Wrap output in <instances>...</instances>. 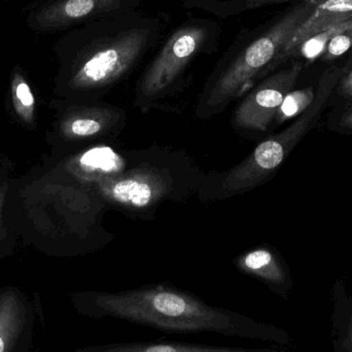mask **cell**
Returning a JSON list of instances; mask_svg holds the SVG:
<instances>
[{
  "mask_svg": "<svg viewBox=\"0 0 352 352\" xmlns=\"http://www.w3.org/2000/svg\"><path fill=\"white\" fill-rule=\"evenodd\" d=\"M166 26L167 14L132 10L67 31L53 47L58 86L74 94L107 92L158 45Z\"/></svg>",
  "mask_w": 352,
  "mask_h": 352,
  "instance_id": "6da1fadb",
  "label": "cell"
},
{
  "mask_svg": "<svg viewBox=\"0 0 352 352\" xmlns=\"http://www.w3.org/2000/svg\"><path fill=\"white\" fill-rule=\"evenodd\" d=\"M72 303L85 318H116L169 334L214 333L254 340L273 339V330L266 324L210 305L195 294L167 283L119 293L82 292L72 295Z\"/></svg>",
  "mask_w": 352,
  "mask_h": 352,
  "instance_id": "7a4b0ae2",
  "label": "cell"
},
{
  "mask_svg": "<svg viewBox=\"0 0 352 352\" xmlns=\"http://www.w3.org/2000/svg\"><path fill=\"white\" fill-rule=\"evenodd\" d=\"M316 6L298 2L265 28L240 31L207 80L201 109L203 117L217 113L246 94Z\"/></svg>",
  "mask_w": 352,
  "mask_h": 352,
  "instance_id": "3957f363",
  "label": "cell"
},
{
  "mask_svg": "<svg viewBox=\"0 0 352 352\" xmlns=\"http://www.w3.org/2000/svg\"><path fill=\"white\" fill-rule=\"evenodd\" d=\"M221 29L217 21L190 18L171 31L136 84V101L152 102L175 88L188 66L219 50Z\"/></svg>",
  "mask_w": 352,
  "mask_h": 352,
  "instance_id": "277c9868",
  "label": "cell"
},
{
  "mask_svg": "<svg viewBox=\"0 0 352 352\" xmlns=\"http://www.w3.org/2000/svg\"><path fill=\"white\" fill-rule=\"evenodd\" d=\"M342 76L340 69L326 72L312 104L287 129L261 142L252 154L234 167L219 184V198L235 196L266 182L316 123L329 97Z\"/></svg>",
  "mask_w": 352,
  "mask_h": 352,
  "instance_id": "5b68a950",
  "label": "cell"
},
{
  "mask_svg": "<svg viewBox=\"0 0 352 352\" xmlns=\"http://www.w3.org/2000/svg\"><path fill=\"white\" fill-rule=\"evenodd\" d=\"M142 0H41L27 10L25 25L36 33L67 32L93 21L138 10Z\"/></svg>",
  "mask_w": 352,
  "mask_h": 352,
  "instance_id": "8992f818",
  "label": "cell"
},
{
  "mask_svg": "<svg viewBox=\"0 0 352 352\" xmlns=\"http://www.w3.org/2000/svg\"><path fill=\"white\" fill-rule=\"evenodd\" d=\"M303 67L302 62L294 61L289 67L254 85L236 109L235 125L244 130L266 131L283 99L293 91Z\"/></svg>",
  "mask_w": 352,
  "mask_h": 352,
  "instance_id": "52a82bcc",
  "label": "cell"
},
{
  "mask_svg": "<svg viewBox=\"0 0 352 352\" xmlns=\"http://www.w3.org/2000/svg\"><path fill=\"white\" fill-rule=\"evenodd\" d=\"M35 314L32 302L18 287L0 289V352H39Z\"/></svg>",
  "mask_w": 352,
  "mask_h": 352,
  "instance_id": "ba28073f",
  "label": "cell"
},
{
  "mask_svg": "<svg viewBox=\"0 0 352 352\" xmlns=\"http://www.w3.org/2000/svg\"><path fill=\"white\" fill-rule=\"evenodd\" d=\"M101 195L128 209L148 208L168 194L170 182L155 171L131 170L98 182Z\"/></svg>",
  "mask_w": 352,
  "mask_h": 352,
  "instance_id": "9c48e42d",
  "label": "cell"
},
{
  "mask_svg": "<svg viewBox=\"0 0 352 352\" xmlns=\"http://www.w3.org/2000/svg\"><path fill=\"white\" fill-rule=\"evenodd\" d=\"M351 20H352V0H326L318 4L312 14L296 29L295 32L277 54L276 57L261 74L258 80L266 78L273 70L280 66L283 57L306 39L335 25Z\"/></svg>",
  "mask_w": 352,
  "mask_h": 352,
  "instance_id": "30bf717a",
  "label": "cell"
},
{
  "mask_svg": "<svg viewBox=\"0 0 352 352\" xmlns=\"http://www.w3.org/2000/svg\"><path fill=\"white\" fill-rule=\"evenodd\" d=\"M72 352H277L268 349L217 346L198 343L152 341V342H120L88 345Z\"/></svg>",
  "mask_w": 352,
  "mask_h": 352,
  "instance_id": "8fae6325",
  "label": "cell"
},
{
  "mask_svg": "<svg viewBox=\"0 0 352 352\" xmlns=\"http://www.w3.org/2000/svg\"><path fill=\"white\" fill-rule=\"evenodd\" d=\"M123 120V113L116 107H92L70 118L65 129L72 138H96L109 134Z\"/></svg>",
  "mask_w": 352,
  "mask_h": 352,
  "instance_id": "7c38bea8",
  "label": "cell"
},
{
  "mask_svg": "<svg viewBox=\"0 0 352 352\" xmlns=\"http://www.w3.org/2000/svg\"><path fill=\"white\" fill-rule=\"evenodd\" d=\"M237 268L244 274L256 277L273 287H285L287 274L283 265L270 250L258 248L237 258Z\"/></svg>",
  "mask_w": 352,
  "mask_h": 352,
  "instance_id": "4fadbf2b",
  "label": "cell"
},
{
  "mask_svg": "<svg viewBox=\"0 0 352 352\" xmlns=\"http://www.w3.org/2000/svg\"><path fill=\"white\" fill-rule=\"evenodd\" d=\"M293 1L310 2L314 6H318L326 0H196V1L184 2L182 6L186 8L203 10V12L214 14L219 18L226 19L238 16L256 8Z\"/></svg>",
  "mask_w": 352,
  "mask_h": 352,
  "instance_id": "5bb4252c",
  "label": "cell"
},
{
  "mask_svg": "<svg viewBox=\"0 0 352 352\" xmlns=\"http://www.w3.org/2000/svg\"><path fill=\"white\" fill-rule=\"evenodd\" d=\"M80 165L86 173L96 178L98 184L102 180L123 175L126 162L113 148H96L82 156Z\"/></svg>",
  "mask_w": 352,
  "mask_h": 352,
  "instance_id": "9a60e30c",
  "label": "cell"
},
{
  "mask_svg": "<svg viewBox=\"0 0 352 352\" xmlns=\"http://www.w3.org/2000/svg\"><path fill=\"white\" fill-rule=\"evenodd\" d=\"M351 27L352 20L347 21V22L335 25V26L331 27V28L327 29L322 32L309 37L297 47H294L289 53H287L283 57L281 65L289 60L298 59V58H303V59L308 60V61H314L324 53L330 41L337 34L351 28Z\"/></svg>",
  "mask_w": 352,
  "mask_h": 352,
  "instance_id": "2e32d148",
  "label": "cell"
},
{
  "mask_svg": "<svg viewBox=\"0 0 352 352\" xmlns=\"http://www.w3.org/2000/svg\"><path fill=\"white\" fill-rule=\"evenodd\" d=\"M314 87L291 91L283 99L275 116L277 124H283L287 120L301 116L316 99Z\"/></svg>",
  "mask_w": 352,
  "mask_h": 352,
  "instance_id": "e0dca14e",
  "label": "cell"
},
{
  "mask_svg": "<svg viewBox=\"0 0 352 352\" xmlns=\"http://www.w3.org/2000/svg\"><path fill=\"white\" fill-rule=\"evenodd\" d=\"M352 47V27L337 34L327 47L322 57L324 61H331L344 55Z\"/></svg>",
  "mask_w": 352,
  "mask_h": 352,
  "instance_id": "ac0fdd59",
  "label": "cell"
},
{
  "mask_svg": "<svg viewBox=\"0 0 352 352\" xmlns=\"http://www.w3.org/2000/svg\"><path fill=\"white\" fill-rule=\"evenodd\" d=\"M341 91L343 94L352 96V69L341 80Z\"/></svg>",
  "mask_w": 352,
  "mask_h": 352,
  "instance_id": "d6986e66",
  "label": "cell"
},
{
  "mask_svg": "<svg viewBox=\"0 0 352 352\" xmlns=\"http://www.w3.org/2000/svg\"><path fill=\"white\" fill-rule=\"evenodd\" d=\"M344 123H345V125L347 126V127L352 128V113H349V115L347 116L346 118H345Z\"/></svg>",
  "mask_w": 352,
  "mask_h": 352,
  "instance_id": "ffe728a7",
  "label": "cell"
},
{
  "mask_svg": "<svg viewBox=\"0 0 352 352\" xmlns=\"http://www.w3.org/2000/svg\"><path fill=\"white\" fill-rule=\"evenodd\" d=\"M180 1L184 3V2L196 1V0H180Z\"/></svg>",
  "mask_w": 352,
  "mask_h": 352,
  "instance_id": "44dd1931",
  "label": "cell"
},
{
  "mask_svg": "<svg viewBox=\"0 0 352 352\" xmlns=\"http://www.w3.org/2000/svg\"><path fill=\"white\" fill-rule=\"evenodd\" d=\"M3 1H12V0H3Z\"/></svg>",
  "mask_w": 352,
  "mask_h": 352,
  "instance_id": "7402d4cb",
  "label": "cell"
},
{
  "mask_svg": "<svg viewBox=\"0 0 352 352\" xmlns=\"http://www.w3.org/2000/svg\"><path fill=\"white\" fill-rule=\"evenodd\" d=\"M351 339H352V337H351Z\"/></svg>",
  "mask_w": 352,
  "mask_h": 352,
  "instance_id": "603a6c76",
  "label": "cell"
}]
</instances>
